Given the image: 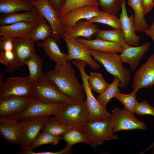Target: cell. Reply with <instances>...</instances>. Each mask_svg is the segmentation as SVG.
<instances>
[{
	"instance_id": "cell-1",
	"label": "cell",
	"mask_w": 154,
	"mask_h": 154,
	"mask_svg": "<svg viewBox=\"0 0 154 154\" xmlns=\"http://www.w3.org/2000/svg\"><path fill=\"white\" fill-rule=\"evenodd\" d=\"M45 74L63 94L73 100H84L85 91L82 85L76 76L75 69L70 61L61 65H56L54 68Z\"/></svg>"
},
{
	"instance_id": "cell-2",
	"label": "cell",
	"mask_w": 154,
	"mask_h": 154,
	"mask_svg": "<svg viewBox=\"0 0 154 154\" xmlns=\"http://www.w3.org/2000/svg\"><path fill=\"white\" fill-rule=\"evenodd\" d=\"M72 63L78 68L81 74L82 85L86 95L88 119L101 121L111 119V114L107 111L106 107L95 98L89 86L88 81V75L85 70V67L87 65V63L84 61L79 60H74Z\"/></svg>"
},
{
	"instance_id": "cell-3",
	"label": "cell",
	"mask_w": 154,
	"mask_h": 154,
	"mask_svg": "<svg viewBox=\"0 0 154 154\" xmlns=\"http://www.w3.org/2000/svg\"><path fill=\"white\" fill-rule=\"evenodd\" d=\"M34 99L50 103H69L77 101L61 92L44 73L31 84Z\"/></svg>"
},
{
	"instance_id": "cell-4",
	"label": "cell",
	"mask_w": 154,
	"mask_h": 154,
	"mask_svg": "<svg viewBox=\"0 0 154 154\" xmlns=\"http://www.w3.org/2000/svg\"><path fill=\"white\" fill-rule=\"evenodd\" d=\"M92 56L104 67L107 72L120 81L119 86L125 88L131 79L130 71L124 68L119 55L115 52H101L89 49Z\"/></svg>"
},
{
	"instance_id": "cell-5",
	"label": "cell",
	"mask_w": 154,
	"mask_h": 154,
	"mask_svg": "<svg viewBox=\"0 0 154 154\" xmlns=\"http://www.w3.org/2000/svg\"><path fill=\"white\" fill-rule=\"evenodd\" d=\"M54 115L65 125L83 132L88 119L86 100L67 103Z\"/></svg>"
},
{
	"instance_id": "cell-6",
	"label": "cell",
	"mask_w": 154,
	"mask_h": 154,
	"mask_svg": "<svg viewBox=\"0 0 154 154\" xmlns=\"http://www.w3.org/2000/svg\"><path fill=\"white\" fill-rule=\"evenodd\" d=\"M83 132L94 150L106 141L117 140V135L113 131L111 119L101 121L88 119Z\"/></svg>"
},
{
	"instance_id": "cell-7",
	"label": "cell",
	"mask_w": 154,
	"mask_h": 154,
	"mask_svg": "<svg viewBox=\"0 0 154 154\" xmlns=\"http://www.w3.org/2000/svg\"><path fill=\"white\" fill-rule=\"evenodd\" d=\"M112 123L114 133L122 130H145L147 125L139 120L133 113L125 109L115 108L112 111Z\"/></svg>"
},
{
	"instance_id": "cell-8",
	"label": "cell",
	"mask_w": 154,
	"mask_h": 154,
	"mask_svg": "<svg viewBox=\"0 0 154 154\" xmlns=\"http://www.w3.org/2000/svg\"><path fill=\"white\" fill-rule=\"evenodd\" d=\"M31 84L28 76L8 77L0 85V100L11 96L33 97Z\"/></svg>"
},
{
	"instance_id": "cell-9",
	"label": "cell",
	"mask_w": 154,
	"mask_h": 154,
	"mask_svg": "<svg viewBox=\"0 0 154 154\" xmlns=\"http://www.w3.org/2000/svg\"><path fill=\"white\" fill-rule=\"evenodd\" d=\"M31 3L45 19L51 26L52 30L51 37L57 42L59 41L66 32L65 29L59 20V11L51 6L49 0H37Z\"/></svg>"
},
{
	"instance_id": "cell-10",
	"label": "cell",
	"mask_w": 154,
	"mask_h": 154,
	"mask_svg": "<svg viewBox=\"0 0 154 154\" xmlns=\"http://www.w3.org/2000/svg\"><path fill=\"white\" fill-rule=\"evenodd\" d=\"M34 99L33 97L11 96L0 100V119H15Z\"/></svg>"
},
{
	"instance_id": "cell-11",
	"label": "cell",
	"mask_w": 154,
	"mask_h": 154,
	"mask_svg": "<svg viewBox=\"0 0 154 154\" xmlns=\"http://www.w3.org/2000/svg\"><path fill=\"white\" fill-rule=\"evenodd\" d=\"M50 116H46L20 121L22 125V150L29 149L47 122Z\"/></svg>"
},
{
	"instance_id": "cell-12",
	"label": "cell",
	"mask_w": 154,
	"mask_h": 154,
	"mask_svg": "<svg viewBox=\"0 0 154 154\" xmlns=\"http://www.w3.org/2000/svg\"><path fill=\"white\" fill-rule=\"evenodd\" d=\"M65 41L68 51V60H79L85 62L93 70L100 67V64L93 59L88 49L82 43L64 34L62 37Z\"/></svg>"
},
{
	"instance_id": "cell-13",
	"label": "cell",
	"mask_w": 154,
	"mask_h": 154,
	"mask_svg": "<svg viewBox=\"0 0 154 154\" xmlns=\"http://www.w3.org/2000/svg\"><path fill=\"white\" fill-rule=\"evenodd\" d=\"M67 103H50L34 99L29 107L18 115L16 119L22 120L55 115Z\"/></svg>"
},
{
	"instance_id": "cell-14",
	"label": "cell",
	"mask_w": 154,
	"mask_h": 154,
	"mask_svg": "<svg viewBox=\"0 0 154 154\" xmlns=\"http://www.w3.org/2000/svg\"><path fill=\"white\" fill-rule=\"evenodd\" d=\"M133 91L137 92L141 89L154 86V52L133 75Z\"/></svg>"
},
{
	"instance_id": "cell-15",
	"label": "cell",
	"mask_w": 154,
	"mask_h": 154,
	"mask_svg": "<svg viewBox=\"0 0 154 154\" xmlns=\"http://www.w3.org/2000/svg\"><path fill=\"white\" fill-rule=\"evenodd\" d=\"M104 11L100 10L99 6H86L71 11L59 16L61 23L65 28L74 27L81 19L87 20L102 15Z\"/></svg>"
},
{
	"instance_id": "cell-16",
	"label": "cell",
	"mask_w": 154,
	"mask_h": 154,
	"mask_svg": "<svg viewBox=\"0 0 154 154\" xmlns=\"http://www.w3.org/2000/svg\"><path fill=\"white\" fill-rule=\"evenodd\" d=\"M150 45L147 42L140 46H133L127 44L123 45V50L120 54V58L123 63L128 64L131 71H134L138 66L140 60L143 55L149 50Z\"/></svg>"
},
{
	"instance_id": "cell-17",
	"label": "cell",
	"mask_w": 154,
	"mask_h": 154,
	"mask_svg": "<svg viewBox=\"0 0 154 154\" xmlns=\"http://www.w3.org/2000/svg\"><path fill=\"white\" fill-rule=\"evenodd\" d=\"M15 119H0V134L5 140L12 144H20L22 138L21 121Z\"/></svg>"
},
{
	"instance_id": "cell-18",
	"label": "cell",
	"mask_w": 154,
	"mask_h": 154,
	"mask_svg": "<svg viewBox=\"0 0 154 154\" xmlns=\"http://www.w3.org/2000/svg\"><path fill=\"white\" fill-rule=\"evenodd\" d=\"M121 13L119 15L121 29L126 43L130 46H138L140 41L139 36L135 33L134 23V15H128L125 0L121 2Z\"/></svg>"
},
{
	"instance_id": "cell-19",
	"label": "cell",
	"mask_w": 154,
	"mask_h": 154,
	"mask_svg": "<svg viewBox=\"0 0 154 154\" xmlns=\"http://www.w3.org/2000/svg\"><path fill=\"white\" fill-rule=\"evenodd\" d=\"M35 41L27 37H16L13 40V51L21 67L36 52Z\"/></svg>"
},
{
	"instance_id": "cell-20",
	"label": "cell",
	"mask_w": 154,
	"mask_h": 154,
	"mask_svg": "<svg viewBox=\"0 0 154 154\" xmlns=\"http://www.w3.org/2000/svg\"><path fill=\"white\" fill-rule=\"evenodd\" d=\"M40 19L34 23L21 22L11 25H0V36L3 37H28L32 30L38 23Z\"/></svg>"
},
{
	"instance_id": "cell-21",
	"label": "cell",
	"mask_w": 154,
	"mask_h": 154,
	"mask_svg": "<svg viewBox=\"0 0 154 154\" xmlns=\"http://www.w3.org/2000/svg\"><path fill=\"white\" fill-rule=\"evenodd\" d=\"M57 42L50 37L42 42L38 43L37 46L43 50L51 61L55 62L56 65L63 64L68 61V54L61 51Z\"/></svg>"
},
{
	"instance_id": "cell-22",
	"label": "cell",
	"mask_w": 154,
	"mask_h": 154,
	"mask_svg": "<svg viewBox=\"0 0 154 154\" xmlns=\"http://www.w3.org/2000/svg\"><path fill=\"white\" fill-rule=\"evenodd\" d=\"M77 41L84 44L89 49L101 52L121 53L123 45L118 42L104 40L99 38L88 40L78 38Z\"/></svg>"
},
{
	"instance_id": "cell-23",
	"label": "cell",
	"mask_w": 154,
	"mask_h": 154,
	"mask_svg": "<svg viewBox=\"0 0 154 154\" xmlns=\"http://www.w3.org/2000/svg\"><path fill=\"white\" fill-rule=\"evenodd\" d=\"M42 17L36 9L22 13H3L0 15V25H9L21 22L34 23L39 21Z\"/></svg>"
},
{
	"instance_id": "cell-24",
	"label": "cell",
	"mask_w": 154,
	"mask_h": 154,
	"mask_svg": "<svg viewBox=\"0 0 154 154\" xmlns=\"http://www.w3.org/2000/svg\"><path fill=\"white\" fill-rule=\"evenodd\" d=\"M64 34L74 39L81 37L90 40L93 35L97 32L99 29L93 23L86 21H79L73 27L65 29Z\"/></svg>"
},
{
	"instance_id": "cell-25",
	"label": "cell",
	"mask_w": 154,
	"mask_h": 154,
	"mask_svg": "<svg viewBox=\"0 0 154 154\" xmlns=\"http://www.w3.org/2000/svg\"><path fill=\"white\" fill-rule=\"evenodd\" d=\"M35 8L26 0H0V12L3 13L30 11Z\"/></svg>"
},
{
	"instance_id": "cell-26",
	"label": "cell",
	"mask_w": 154,
	"mask_h": 154,
	"mask_svg": "<svg viewBox=\"0 0 154 154\" xmlns=\"http://www.w3.org/2000/svg\"><path fill=\"white\" fill-rule=\"evenodd\" d=\"M24 64L28 68V77L31 84L38 80L43 74L42 72L43 60L36 52L26 60Z\"/></svg>"
},
{
	"instance_id": "cell-27",
	"label": "cell",
	"mask_w": 154,
	"mask_h": 154,
	"mask_svg": "<svg viewBox=\"0 0 154 154\" xmlns=\"http://www.w3.org/2000/svg\"><path fill=\"white\" fill-rule=\"evenodd\" d=\"M127 5L134 12L133 23L135 31L143 32L147 29L149 26L144 17L141 0H128Z\"/></svg>"
},
{
	"instance_id": "cell-28",
	"label": "cell",
	"mask_w": 154,
	"mask_h": 154,
	"mask_svg": "<svg viewBox=\"0 0 154 154\" xmlns=\"http://www.w3.org/2000/svg\"><path fill=\"white\" fill-rule=\"evenodd\" d=\"M52 33L51 26L48 23L45 19L42 16L27 38L35 42L38 40L44 41L51 37Z\"/></svg>"
},
{
	"instance_id": "cell-29",
	"label": "cell",
	"mask_w": 154,
	"mask_h": 154,
	"mask_svg": "<svg viewBox=\"0 0 154 154\" xmlns=\"http://www.w3.org/2000/svg\"><path fill=\"white\" fill-rule=\"evenodd\" d=\"M73 129L62 123L55 117H49L42 130L43 132L54 135L61 136Z\"/></svg>"
},
{
	"instance_id": "cell-30",
	"label": "cell",
	"mask_w": 154,
	"mask_h": 154,
	"mask_svg": "<svg viewBox=\"0 0 154 154\" xmlns=\"http://www.w3.org/2000/svg\"><path fill=\"white\" fill-rule=\"evenodd\" d=\"M96 38L109 41L119 43L123 45L126 44L121 29L110 30L99 29L94 34Z\"/></svg>"
},
{
	"instance_id": "cell-31",
	"label": "cell",
	"mask_w": 154,
	"mask_h": 154,
	"mask_svg": "<svg viewBox=\"0 0 154 154\" xmlns=\"http://www.w3.org/2000/svg\"><path fill=\"white\" fill-rule=\"evenodd\" d=\"M0 62L6 67L7 73H12L21 67L13 50L0 51Z\"/></svg>"
},
{
	"instance_id": "cell-32",
	"label": "cell",
	"mask_w": 154,
	"mask_h": 154,
	"mask_svg": "<svg viewBox=\"0 0 154 154\" xmlns=\"http://www.w3.org/2000/svg\"><path fill=\"white\" fill-rule=\"evenodd\" d=\"M97 0H65L64 3L59 11V16L71 11L86 6H99Z\"/></svg>"
},
{
	"instance_id": "cell-33",
	"label": "cell",
	"mask_w": 154,
	"mask_h": 154,
	"mask_svg": "<svg viewBox=\"0 0 154 154\" xmlns=\"http://www.w3.org/2000/svg\"><path fill=\"white\" fill-rule=\"evenodd\" d=\"M120 81L117 77H114L112 82L109 84L106 90L97 96V99L103 105L106 107L111 99L120 92L118 88Z\"/></svg>"
},
{
	"instance_id": "cell-34",
	"label": "cell",
	"mask_w": 154,
	"mask_h": 154,
	"mask_svg": "<svg viewBox=\"0 0 154 154\" xmlns=\"http://www.w3.org/2000/svg\"><path fill=\"white\" fill-rule=\"evenodd\" d=\"M88 81L91 89L99 94L104 91L109 85L100 73L91 72L88 75Z\"/></svg>"
},
{
	"instance_id": "cell-35",
	"label": "cell",
	"mask_w": 154,
	"mask_h": 154,
	"mask_svg": "<svg viewBox=\"0 0 154 154\" xmlns=\"http://www.w3.org/2000/svg\"><path fill=\"white\" fill-rule=\"evenodd\" d=\"M86 21L93 23H98L107 25L114 29H121L120 18H118L117 15H111L104 11L101 15L94 17Z\"/></svg>"
},
{
	"instance_id": "cell-36",
	"label": "cell",
	"mask_w": 154,
	"mask_h": 154,
	"mask_svg": "<svg viewBox=\"0 0 154 154\" xmlns=\"http://www.w3.org/2000/svg\"><path fill=\"white\" fill-rule=\"evenodd\" d=\"M137 93L133 91L129 94H125L119 92L116 94L114 98L123 104L124 109L134 114L139 103L136 98Z\"/></svg>"
},
{
	"instance_id": "cell-37",
	"label": "cell",
	"mask_w": 154,
	"mask_h": 154,
	"mask_svg": "<svg viewBox=\"0 0 154 154\" xmlns=\"http://www.w3.org/2000/svg\"><path fill=\"white\" fill-rule=\"evenodd\" d=\"M61 139H62L61 136H55L47 132L42 131L39 133L28 150H33L40 145L46 144L55 145Z\"/></svg>"
},
{
	"instance_id": "cell-38",
	"label": "cell",
	"mask_w": 154,
	"mask_h": 154,
	"mask_svg": "<svg viewBox=\"0 0 154 154\" xmlns=\"http://www.w3.org/2000/svg\"><path fill=\"white\" fill-rule=\"evenodd\" d=\"M62 139L66 142L67 145L71 147L78 143L89 144V141L84 133L78 130L73 129L61 135Z\"/></svg>"
},
{
	"instance_id": "cell-39",
	"label": "cell",
	"mask_w": 154,
	"mask_h": 154,
	"mask_svg": "<svg viewBox=\"0 0 154 154\" xmlns=\"http://www.w3.org/2000/svg\"><path fill=\"white\" fill-rule=\"evenodd\" d=\"M103 11L117 15L121 8V0H97Z\"/></svg>"
},
{
	"instance_id": "cell-40",
	"label": "cell",
	"mask_w": 154,
	"mask_h": 154,
	"mask_svg": "<svg viewBox=\"0 0 154 154\" xmlns=\"http://www.w3.org/2000/svg\"><path fill=\"white\" fill-rule=\"evenodd\" d=\"M135 113L142 116L150 115L154 117V107L149 104L147 100L142 101L138 103Z\"/></svg>"
},
{
	"instance_id": "cell-41",
	"label": "cell",
	"mask_w": 154,
	"mask_h": 154,
	"mask_svg": "<svg viewBox=\"0 0 154 154\" xmlns=\"http://www.w3.org/2000/svg\"><path fill=\"white\" fill-rule=\"evenodd\" d=\"M71 148V147L67 145L63 149L57 152L45 151L36 152L33 150H22L21 153V154H68L72 153Z\"/></svg>"
},
{
	"instance_id": "cell-42",
	"label": "cell",
	"mask_w": 154,
	"mask_h": 154,
	"mask_svg": "<svg viewBox=\"0 0 154 154\" xmlns=\"http://www.w3.org/2000/svg\"><path fill=\"white\" fill-rule=\"evenodd\" d=\"M15 37H1L0 38V51L13 50V40Z\"/></svg>"
},
{
	"instance_id": "cell-43",
	"label": "cell",
	"mask_w": 154,
	"mask_h": 154,
	"mask_svg": "<svg viewBox=\"0 0 154 154\" xmlns=\"http://www.w3.org/2000/svg\"><path fill=\"white\" fill-rule=\"evenodd\" d=\"M143 15L150 12L153 6L154 0H141Z\"/></svg>"
},
{
	"instance_id": "cell-44",
	"label": "cell",
	"mask_w": 154,
	"mask_h": 154,
	"mask_svg": "<svg viewBox=\"0 0 154 154\" xmlns=\"http://www.w3.org/2000/svg\"><path fill=\"white\" fill-rule=\"evenodd\" d=\"M65 0H49L51 6L59 11L63 7Z\"/></svg>"
},
{
	"instance_id": "cell-45",
	"label": "cell",
	"mask_w": 154,
	"mask_h": 154,
	"mask_svg": "<svg viewBox=\"0 0 154 154\" xmlns=\"http://www.w3.org/2000/svg\"><path fill=\"white\" fill-rule=\"evenodd\" d=\"M143 32L151 38L154 42V21L153 23L149 26L148 28Z\"/></svg>"
},
{
	"instance_id": "cell-46",
	"label": "cell",
	"mask_w": 154,
	"mask_h": 154,
	"mask_svg": "<svg viewBox=\"0 0 154 154\" xmlns=\"http://www.w3.org/2000/svg\"><path fill=\"white\" fill-rule=\"evenodd\" d=\"M150 149H151L152 150L151 153L152 154H154V141L151 143L149 146L146 150H148Z\"/></svg>"
},
{
	"instance_id": "cell-47",
	"label": "cell",
	"mask_w": 154,
	"mask_h": 154,
	"mask_svg": "<svg viewBox=\"0 0 154 154\" xmlns=\"http://www.w3.org/2000/svg\"><path fill=\"white\" fill-rule=\"evenodd\" d=\"M4 73L2 72L0 74V85H1L4 82Z\"/></svg>"
},
{
	"instance_id": "cell-48",
	"label": "cell",
	"mask_w": 154,
	"mask_h": 154,
	"mask_svg": "<svg viewBox=\"0 0 154 154\" xmlns=\"http://www.w3.org/2000/svg\"><path fill=\"white\" fill-rule=\"evenodd\" d=\"M26 0L30 3H31L34 2L37 0Z\"/></svg>"
},
{
	"instance_id": "cell-49",
	"label": "cell",
	"mask_w": 154,
	"mask_h": 154,
	"mask_svg": "<svg viewBox=\"0 0 154 154\" xmlns=\"http://www.w3.org/2000/svg\"><path fill=\"white\" fill-rule=\"evenodd\" d=\"M123 0H121V2H122V1H123Z\"/></svg>"
},
{
	"instance_id": "cell-50",
	"label": "cell",
	"mask_w": 154,
	"mask_h": 154,
	"mask_svg": "<svg viewBox=\"0 0 154 154\" xmlns=\"http://www.w3.org/2000/svg\"><path fill=\"white\" fill-rule=\"evenodd\" d=\"M153 6L154 7V4H153Z\"/></svg>"
}]
</instances>
